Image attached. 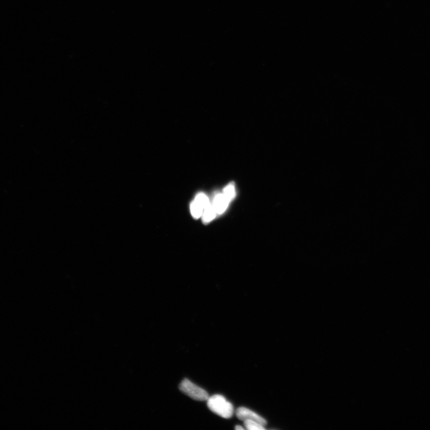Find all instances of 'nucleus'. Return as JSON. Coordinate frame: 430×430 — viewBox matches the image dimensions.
<instances>
[{"instance_id": "9", "label": "nucleus", "mask_w": 430, "mask_h": 430, "mask_svg": "<svg viewBox=\"0 0 430 430\" xmlns=\"http://www.w3.org/2000/svg\"><path fill=\"white\" fill-rule=\"evenodd\" d=\"M235 429H237V430H241V429L245 430V428L243 427V426H242L241 425H237V426H235Z\"/></svg>"}, {"instance_id": "5", "label": "nucleus", "mask_w": 430, "mask_h": 430, "mask_svg": "<svg viewBox=\"0 0 430 430\" xmlns=\"http://www.w3.org/2000/svg\"><path fill=\"white\" fill-rule=\"evenodd\" d=\"M230 203L223 193H218L214 196L212 205L217 214H221L226 210Z\"/></svg>"}, {"instance_id": "6", "label": "nucleus", "mask_w": 430, "mask_h": 430, "mask_svg": "<svg viewBox=\"0 0 430 430\" xmlns=\"http://www.w3.org/2000/svg\"><path fill=\"white\" fill-rule=\"evenodd\" d=\"M217 212L211 203L204 209L202 214L203 221L204 223H209L216 217Z\"/></svg>"}, {"instance_id": "3", "label": "nucleus", "mask_w": 430, "mask_h": 430, "mask_svg": "<svg viewBox=\"0 0 430 430\" xmlns=\"http://www.w3.org/2000/svg\"><path fill=\"white\" fill-rule=\"evenodd\" d=\"M209 200L204 193H199L191 204V212L193 217L199 219L202 216L204 209L210 204Z\"/></svg>"}, {"instance_id": "1", "label": "nucleus", "mask_w": 430, "mask_h": 430, "mask_svg": "<svg viewBox=\"0 0 430 430\" xmlns=\"http://www.w3.org/2000/svg\"><path fill=\"white\" fill-rule=\"evenodd\" d=\"M209 410L224 418H230L234 414V407L225 398L220 394L211 396L207 400Z\"/></svg>"}, {"instance_id": "2", "label": "nucleus", "mask_w": 430, "mask_h": 430, "mask_svg": "<svg viewBox=\"0 0 430 430\" xmlns=\"http://www.w3.org/2000/svg\"><path fill=\"white\" fill-rule=\"evenodd\" d=\"M181 392L186 394L192 399L197 401H207L209 399V394L207 391L190 381L188 379H184L179 386Z\"/></svg>"}, {"instance_id": "7", "label": "nucleus", "mask_w": 430, "mask_h": 430, "mask_svg": "<svg viewBox=\"0 0 430 430\" xmlns=\"http://www.w3.org/2000/svg\"><path fill=\"white\" fill-rule=\"evenodd\" d=\"M223 195L227 199L229 202H231L234 199L236 195L235 186L233 183L229 184L223 190Z\"/></svg>"}, {"instance_id": "4", "label": "nucleus", "mask_w": 430, "mask_h": 430, "mask_svg": "<svg viewBox=\"0 0 430 430\" xmlns=\"http://www.w3.org/2000/svg\"><path fill=\"white\" fill-rule=\"evenodd\" d=\"M235 414L239 419L243 421L247 420V419H249V420L258 422L264 426L267 424V421L265 419L260 417L259 415L255 413L254 412L245 407L238 408L235 411Z\"/></svg>"}, {"instance_id": "8", "label": "nucleus", "mask_w": 430, "mask_h": 430, "mask_svg": "<svg viewBox=\"0 0 430 430\" xmlns=\"http://www.w3.org/2000/svg\"><path fill=\"white\" fill-rule=\"evenodd\" d=\"M244 425L245 426V429L248 430H264L265 428L264 427V425L260 423L256 422L255 421L253 420H249V419H247V420H245L244 421Z\"/></svg>"}]
</instances>
